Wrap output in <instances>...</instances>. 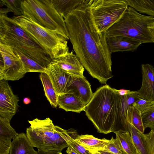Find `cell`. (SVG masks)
<instances>
[{"label":"cell","mask_w":154,"mask_h":154,"mask_svg":"<svg viewBox=\"0 0 154 154\" xmlns=\"http://www.w3.org/2000/svg\"><path fill=\"white\" fill-rule=\"evenodd\" d=\"M128 6L140 14L154 17V0H125Z\"/></svg>","instance_id":"cell-22"},{"label":"cell","mask_w":154,"mask_h":154,"mask_svg":"<svg viewBox=\"0 0 154 154\" xmlns=\"http://www.w3.org/2000/svg\"><path fill=\"white\" fill-rule=\"evenodd\" d=\"M11 144V140L0 139V154H10Z\"/></svg>","instance_id":"cell-33"},{"label":"cell","mask_w":154,"mask_h":154,"mask_svg":"<svg viewBox=\"0 0 154 154\" xmlns=\"http://www.w3.org/2000/svg\"><path fill=\"white\" fill-rule=\"evenodd\" d=\"M23 0H0V6L5 5L13 13L15 16L23 15Z\"/></svg>","instance_id":"cell-27"},{"label":"cell","mask_w":154,"mask_h":154,"mask_svg":"<svg viewBox=\"0 0 154 154\" xmlns=\"http://www.w3.org/2000/svg\"><path fill=\"white\" fill-rule=\"evenodd\" d=\"M141 69L142 84L137 92L141 98L154 100V67L149 64H142Z\"/></svg>","instance_id":"cell-15"},{"label":"cell","mask_w":154,"mask_h":154,"mask_svg":"<svg viewBox=\"0 0 154 154\" xmlns=\"http://www.w3.org/2000/svg\"><path fill=\"white\" fill-rule=\"evenodd\" d=\"M140 98L137 91L122 96L117 89L106 84L93 93L84 111L99 133L127 131V110Z\"/></svg>","instance_id":"cell-2"},{"label":"cell","mask_w":154,"mask_h":154,"mask_svg":"<svg viewBox=\"0 0 154 154\" xmlns=\"http://www.w3.org/2000/svg\"><path fill=\"white\" fill-rule=\"evenodd\" d=\"M19 100L8 82L0 80V117L10 121L17 111Z\"/></svg>","instance_id":"cell-10"},{"label":"cell","mask_w":154,"mask_h":154,"mask_svg":"<svg viewBox=\"0 0 154 154\" xmlns=\"http://www.w3.org/2000/svg\"><path fill=\"white\" fill-rule=\"evenodd\" d=\"M141 115L145 128H154V105L142 112Z\"/></svg>","instance_id":"cell-28"},{"label":"cell","mask_w":154,"mask_h":154,"mask_svg":"<svg viewBox=\"0 0 154 154\" xmlns=\"http://www.w3.org/2000/svg\"><path fill=\"white\" fill-rule=\"evenodd\" d=\"M76 137H72L68 140L67 141L68 145L74 148L80 154H92L91 152L75 140Z\"/></svg>","instance_id":"cell-32"},{"label":"cell","mask_w":154,"mask_h":154,"mask_svg":"<svg viewBox=\"0 0 154 154\" xmlns=\"http://www.w3.org/2000/svg\"><path fill=\"white\" fill-rule=\"evenodd\" d=\"M59 67L72 76L84 77V67L81 61L72 51L58 58L53 59Z\"/></svg>","instance_id":"cell-12"},{"label":"cell","mask_w":154,"mask_h":154,"mask_svg":"<svg viewBox=\"0 0 154 154\" xmlns=\"http://www.w3.org/2000/svg\"><path fill=\"white\" fill-rule=\"evenodd\" d=\"M128 6L125 0H91L88 9L97 31L106 33L121 17Z\"/></svg>","instance_id":"cell-8"},{"label":"cell","mask_w":154,"mask_h":154,"mask_svg":"<svg viewBox=\"0 0 154 154\" xmlns=\"http://www.w3.org/2000/svg\"><path fill=\"white\" fill-rule=\"evenodd\" d=\"M126 119L139 131L144 133L145 128L143 124L141 113L132 105L127 110Z\"/></svg>","instance_id":"cell-24"},{"label":"cell","mask_w":154,"mask_h":154,"mask_svg":"<svg viewBox=\"0 0 154 154\" xmlns=\"http://www.w3.org/2000/svg\"><path fill=\"white\" fill-rule=\"evenodd\" d=\"M75 140L90 152L105 149L109 140L105 138L98 139L88 134L78 135Z\"/></svg>","instance_id":"cell-19"},{"label":"cell","mask_w":154,"mask_h":154,"mask_svg":"<svg viewBox=\"0 0 154 154\" xmlns=\"http://www.w3.org/2000/svg\"><path fill=\"white\" fill-rule=\"evenodd\" d=\"M127 131L130 134L139 154H149L144 141L139 134V131L128 122Z\"/></svg>","instance_id":"cell-23"},{"label":"cell","mask_w":154,"mask_h":154,"mask_svg":"<svg viewBox=\"0 0 154 154\" xmlns=\"http://www.w3.org/2000/svg\"><path fill=\"white\" fill-rule=\"evenodd\" d=\"M14 49L22 60L27 72H36L41 73L45 72L46 69L35 61L25 56L17 50L14 48Z\"/></svg>","instance_id":"cell-26"},{"label":"cell","mask_w":154,"mask_h":154,"mask_svg":"<svg viewBox=\"0 0 154 154\" xmlns=\"http://www.w3.org/2000/svg\"><path fill=\"white\" fill-rule=\"evenodd\" d=\"M154 105V100H146L141 98L133 103L132 105L141 113Z\"/></svg>","instance_id":"cell-31"},{"label":"cell","mask_w":154,"mask_h":154,"mask_svg":"<svg viewBox=\"0 0 154 154\" xmlns=\"http://www.w3.org/2000/svg\"><path fill=\"white\" fill-rule=\"evenodd\" d=\"M104 150L113 154H124L118 141L113 137L109 140Z\"/></svg>","instance_id":"cell-30"},{"label":"cell","mask_w":154,"mask_h":154,"mask_svg":"<svg viewBox=\"0 0 154 154\" xmlns=\"http://www.w3.org/2000/svg\"><path fill=\"white\" fill-rule=\"evenodd\" d=\"M51 55L53 60L69 52L67 39L57 33L43 27L23 15L12 17Z\"/></svg>","instance_id":"cell-6"},{"label":"cell","mask_w":154,"mask_h":154,"mask_svg":"<svg viewBox=\"0 0 154 154\" xmlns=\"http://www.w3.org/2000/svg\"><path fill=\"white\" fill-rule=\"evenodd\" d=\"M28 121L30 126L26 128V135L33 147L60 151L68 147L57 126L54 125L50 118L44 120L36 118Z\"/></svg>","instance_id":"cell-7"},{"label":"cell","mask_w":154,"mask_h":154,"mask_svg":"<svg viewBox=\"0 0 154 154\" xmlns=\"http://www.w3.org/2000/svg\"><path fill=\"white\" fill-rule=\"evenodd\" d=\"M10 154H37L23 133L18 134L13 140Z\"/></svg>","instance_id":"cell-18"},{"label":"cell","mask_w":154,"mask_h":154,"mask_svg":"<svg viewBox=\"0 0 154 154\" xmlns=\"http://www.w3.org/2000/svg\"><path fill=\"white\" fill-rule=\"evenodd\" d=\"M45 72L49 76L57 94L65 93L71 76L52 61Z\"/></svg>","instance_id":"cell-14"},{"label":"cell","mask_w":154,"mask_h":154,"mask_svg":"<svg viewBox=\"0 0 154 154\" xmlns=\"http://www.w3.org/2000/svg\"><path fill=\"white\" fill-rule=\"evenodd\" d=\"M150 131L144 134L139 131V134L142 138L149 154H154V128L151 129Z\"/></svg>","instance_id":"cell-29"},{"label":"cell","mask_w":154,"mask_h":154,"mask_svg":"<svg viewBox=\"0 0 154 154\" xmlns=\"http://www.w3.org/2000/svg\"><path fill=\"white\" fill-rule=\"evenodd\" d=\"M91 152L92 154H99L96 151H93Z\"/></svg>","instance_id":"cell-41"},{"label":"cell","mask_w":154,"mask_h":154,"mask_svg":"<svg viewBox=\"0 0 154 154\" xmlns=\"http://www.w3.org/2000/svg\"><path fill=\"white\" fill-rule=\"evenodd\" d=\"M73 94L86 105L93 94L90 83L84 76L77 77L71 76L66 92Z\"/></svg>","instance_id":"cell-11"},{"label":"cell","mask_w":154,"mask_h":154,"mask_svg":"<svg viewBox=\"0 0 154 154\" xmlns=\"http://www.w3.org/2000/svg\"><path fill=\"white\" fill-rule=\"evenodd\" d=\"M10 122L8 120L0 117V139L11 140L18 134L11 125Z\"/></svg>","instance_id":"cell-25"},{"label":"cell","mask_w":154,"mask_h":154,"mask_svg":"<svg viewBox=\"0 0 154 154\" xmlns=\"http://www.w3.org/2000/svg\"><path fill=\"white\" fill-rule=\"evenodd\" d=\"M152 39L154 43V20L149 24L148 27Z\"/></svg>","instance_id":"cell-35"},{"label":"cell","mask_w":154,"mask_h":154,"mask_svg":"<svg viewBox=\"0 0 154 154\" xmlns=\"http://www.w3.org/2000/svg\"><path fill=\"white\" fill-rule=\"evenodd\" d=\"M154 17L140 13L128 6L121 17L106 32L134 39L143 43H153L148 27Z\"/></svg>","instance_id":"cell-4"},{"label":"cell","mask_w":154,"mask_h":154,"mask_svg":"<svg viewBox=\"0 0 154 154\" xmlns=\"http://www.w3.org/2000/svg\"><path fill=\"white\" fill-rule=\"evenodd\" d=\"M11 11L7 8H1L0 10V15H7V13Z\"/></svg>","instance_id":"cell-37"},{"label":"cell","mask_w":154,"mask_h":154,"mask_svg":"<svg viewBox=\"0 0 154 154\" xmlns=\"http://www.w3.org/2000/svg\"><path fill=\"white\" fill-rule=\"evenodd\" d=\"M39 78L42 84L46 97L51 106L56 108L57 106L58 95L49 76L46 72H43L40 73Z\"/></svg>","instance_id":"cell-20"},{"label":"cell","mask_w":154,"mask_h":154,"mask_svg":"<svg viewBox=\"0 0 154 154\" xmlns=\"http://www.w3.org/2000/svg\"><path fill=\"white\" fill-rule=\"evenodd\" d=\"M31 100L29 98L26 97L23 99V102L25 104H28L30 103Z\"/></svg>","instance_id":"cell-40"},{"label":"cell","mask_w":154,"mask_h":154,"mask_svg":"<svg viewBox=\"0 0 154 154\" xmlns=\"http://www.w3.org/2000/svg\"><path fill=\"white\" fill-rule=\"evenodd\" d=\"M0 43L11 46L46 69L53 60L46 50L7 15H0Z\"/></svg>","instance_id":"cell-3"},{"label":"cell","mask_w":154,"mask_h":154,"mask_svg":"<svg viewBox=\"0 0 154 154\" xmlns=\"http://www.w3.org/2000/svg\"><path fill=\"white\" fill-rule=\"evenodd\" d=\"M22 8L23 16L69 39L64 19L57 11L51 0H23Z\"/></svg>","instance_id":"cell-5"},{"label":"cell","mask_w":154,"mask_h":154,"mask_svg":"<svg viewBox=\"0 0 154 154\" xmlns=\"http://www.w3.org/2000/svg\"><path fill=\"white\" fill-rule=\"evenodd\" d=\"M88 6L74 11L64 20L73 49L84 68L101 84L106 85L113 76L111 54L106 44V33L96 29L90 17Z\"/></svg>","instance_id":"cell-1"},{"label":"cell","mask_w":154,"mask_h":154,"mask_svg":"<svg viewBox=\"0 0 154 154\" xmlns=\"http://www.w3.org/2000/svg\"><path fill=\"white\" fill-rule=\"evenodd\" d=\"M115 134L116 138L124 154H139L128 131L120 130Z\"/></svg>","instance_id":"cell-21"},{"label":"cell","mask_w":154,"mask_h":154,"mask_svg":"<svg viewBox=\"0 0 154 154\" xmlns=\"http://www.w3.org/2000/svg\"><path fill=\"white\" fill-rule=\"evenodd\" d=\"M37 154H62L61 151L55 150H47L38 148Z\"/></svg>","instance_id":"cell-34"},{"label":"cell","mask_w":154,"mask_h":154,"mask_svg":"<svg viewBox=\"0 0 154 154\" xmlns=\"http://www.w3.org/2000/svg\"><path fill=\"white\" fill-rule=\"evenodd\" d=\"M57 12L65 19L74 11L88 6L91 0H51Z\"/></svg>","instance_id":"cell-16"},{"label":"cell","mask_w":154,"mask_h":154,"mask_svg":"<svg viewBox=\"0 0 154 154\" xmlns=\"http://www.w3.org/2000/svg\"><path fill=\"white\" fill-rule=\"evenodd\" d=\"M57 105L66 112L80 113L84 111L86 105L72 94L65 93L58 95Z\"/></svg>","instance_id":"cell-17"},{"label":"cell","mask_w":154,"mask_h":154,"mask_svg":"<svg viewBox=\"0 0 154 154\" xmlns=\"http://www.w3.org/2000/svg\"><path fill=\"white\" fill-rule=\"evenodd\" d=\"M1 59L0 80L16 81L23 78L27 72L23 63L14 48L0 43Z\"/></svg>","instance_id":"cell-9"},{"label":"cell","mask_w":154,"mask_h":154,"mask_svg":"<svg viewBox=\"0 0 154 154\" xmlns=\"http://www.w3.org/2000/svg\"><path fill=\"white\" fill-rule=\"evenodd\" d=\"M118 92L121 95H124L129 94L131 92L130 90H126L124 89L117 90Z\"/></svg>","instance_id":"cell-38"},{"label":"cell","mask_w":154,"mask_h":154,"mask_svg":"<svg viewBox=\"0 0 154 154\" xmlns=\"http://www.w3.org/2000/svg\"><path fill=\"white\" fill-rule=\"evenodd\" d=\"M97 152L99 154H113L112 153L105 150H102Z\"/></svg>","instance_id":"cell-39"},{"label":"cell","mask_w":154,"mask_h":154,"mask_svg":"<svg viewBox=\"0 0 154 154\" xmlns=\"http://www.w3.org/2000/svg\"><path fill=\"white\" fill-rule=\"evenodd\" d=\"M106 40L110 54L118 52L135 51L142 44L131 38L117 35H106Z\"/></svg>","instance_id":"cell-13"},{"label":"cell","mask_w":154,"mask_h":154,"mask_svg":"<svg viewBox=\"0 0 154 154\" xmlns=\"http://www.w3.org/2000/svg\"><path fill=\"white\" fill-rule=\"evenodd\" d=\"M67 154H80L74 148L69 145L66 151Z\"/></svg>","instance_id":"cell-36"}]
</instances>
